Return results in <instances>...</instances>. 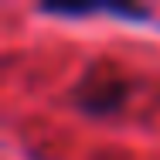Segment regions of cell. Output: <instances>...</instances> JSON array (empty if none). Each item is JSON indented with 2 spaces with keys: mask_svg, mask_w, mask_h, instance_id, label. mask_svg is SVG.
<instances>
[{
  "mask_svg": "<svg viewBox=\"0 0 160 160\" xmlns=\"http://www.w3.org/2000/svg\"><path fill=\"white\" fill-rule=\"evenodd\" d=\"M126 99H129V82L119 78V75H112V72H106V75L89 72V75L75 85V92H72L75 109L85 112V116H109V112H119Z\"/></svg>",
  "mask_w": 160,
  "mask_h": 160,
  "instance_id": "cell-1",
  "label": "cell"
},
{
  "mask_svg": "<svg viewBox=\"0 0 160 160\" xmlns=\"http://www.w3.org/2000/svg\"><path fill=\"white\" fill-rule=\"evenodd\" d=\"M41 14H51V17H65V21H82V17H116V21H126V24H150L153 21V10L150 7H126V3H41L38 7Z\"/></svg>",
  "mask_w": 160,
  "mask_h": 160,
  "instance_id": "cell-2",
  "label": "cell"
}]
</instances>
